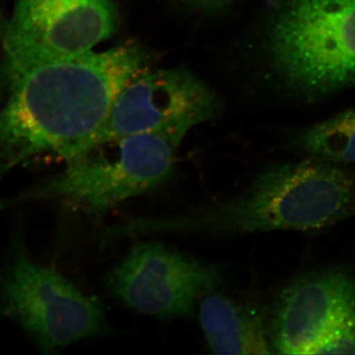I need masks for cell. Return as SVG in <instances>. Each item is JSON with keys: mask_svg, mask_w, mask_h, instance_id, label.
Wrapping results in <instances>:
<instances>
[{"mask_svg": "<svg viewBox=\"0 0 355 355\" xmlns=\"http://www.w3.org/2000/svg\"><path fill=\"white\" fill-rule=\"evenodd\" d=\"M355 212V176L309 159L268 168L237 197L184 216L135 217L123 234L188 232L247 234L272 230H319Z\"/></svg>", "mask_w": 355, "mask_h": 355, "instance_id": "obj_2", "label": "cell"}, {"mask_svg": "<svg viewBox=\"0 0 355 355\" xmlns=\"http://www.w3.org/2000/svg\"><path fill=\"white\" fill-rule=\"evenodd\" d=\"M179 142L141 133L103 142L15 202L64 200L102 216L130 198L165 183L175 166Z\"/></svg>", "mask_w": 355, "mask_h": 355, "instance_id": "obj_4", "label": "cell"}, {"mask_svg": "<svg viewBox=\"0 0 355 355\" xmlns=\"http://www.w3.org/2000/svg\"><path fill=\"white\" fill-rule=\"evenodd\" d=\"M217 110L216 95L187 70L139 71L121 89L95 146L141 133L165 135L181 144Z\"/></svg>", "mask_w": 355, "mask_h": 355, "instance_id": "obj_6", "label": "cell"}, {"mask_svg": "<svg viewBox=\"0 0 355 355\" xmlns=\"http://www.w3.org/2000/svg\"><path fill=\"white\" fill-rule=\"evenodd\" d=\"M198 318L214 354H272L263 319L252 308L211 291L202 296Z\"/></svg>", "mask_w": 355, "mask_h": 355, "instance_id": "obj_10", "label": "cell"}, {"mask_svg": "<svg viewBox=\"0 0 355 355\" xmlns=\"http://www.w3.org/2000/svg\"><path fill=\"white\" fill-rule=\"evenodd\" d=\"M292 144L311 159L330 164L355 163V110H347L295 135Z\"/></svg>", "mask_w": 355, "mask_h": 355, "instance_id": "obj_11", "label": "cell"}, {"mask_svg": "<svg viewBox=\"0 0 355 355\" xmlns=\"http://www.w3.org/2000/svg\"><path fill=\"white\" fill-rule=\"evenodd\" d=\"M180 1L187 6L193 7V8L214 12V11L221 10L224 7L228 6L234 0H180Z\"/></svg>", "mask_w": 355, "mask_h": 355, "instance_id": "obj_13", "label": "cell"}, {"mask_svg": "<svg viewBox=\"0 0 355 355\" xmlns=\"http://www.w3.org/2000/svg\"><path fill=\"white\" fill-rule=\"evenodd\" d=\"M223 279L221 266L196 260L160 243H140L107 275L114 296L160 319L191 317L198 299Z\"/></svg>", "mask_w": 355, "mask_h": 355, "instance_id": "obj_7", "label": "cell"}, {"mask_svg": "<svg viewBox=\"0 0 355 355\" xmlns=\"http://www.w3.org/2000/svg\"><path fill=\"white\" fill-rule=\"evenodd\" d=\"M263 51L279 85L315 102L355 85V0H277Z\"/></svg>", "mask_w": 355, "mask_h": 355, "instance_id": "obj_3", "label": "cell"}, {"mask_svg": "<svg viewBox=\"0 0 355 355\" xmlns=\"http://www.w3.org/2000/svg\"><path fill=\"white\" fill-rule=\"evenodd\" d=\"M113 0H15L6 32L8 58L79 55L116 31Z\"/></svg>", "mask_w": 355, "mask_h": 355, "instance_id": "obj_8", "label": "cell"}, {"mask_svg": "<svg viewBox=\"0 0 355 355\" xmlns=\"http://www.w3.org/2000/svg\"><path fill=\"white\" fill-rule=\"evenodd\" d=\"M8 60L10 83L0 106V178L43 154L67 163L87 154L121 89L141 69L142 55L121 46Z\"/></svg>", "mask_w": 355, "mask_h": 355, "instance_id": "obj_1", "label": "cell"}, {"mask_svg": "<svg viewBox=\"0 0 355 355\" xmlns=\"http://www.w3.org/2000/svg\"><path fill=\"white\" fill-rule=\"evenodd\" d=\"M0 310L44 352H58L108 328L97 299L35 261L24 246L15 247L0 275Z\"/></svg>", "mask_w": 355, "mask_h": 355, "instance_id": "obj_5", "label": "cell"}, {"mask_svg": "<svg viewBox=\"0 0 355 355\" xmlns=\"http://www.w3.org/2000/svg\"><path fill=\"white\" fill-rule=\"evenodd\" d=\"M355 354V307L313 350L312 354Z\"/></svg>", "mask_w": 355, "mask_h": 355, "instance_id": "obj_12", "label": "cell"}, {"mask_svg": "<svg viewBox=\"0 0 355 355\" xmlns=\"http://www.w3.org/2000/svg\"><path fill=\"white\" fill-rule=\"evenodd\" d=\"M355 307V282L340 270L301 277L280 296L270 333L273 354L311 355Z\"/></svg>", "mask_w": 355, "mask_h": 355, "instance_id": "obj_9", "label": "cell"}]
</instances>
